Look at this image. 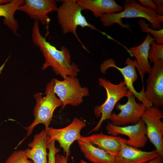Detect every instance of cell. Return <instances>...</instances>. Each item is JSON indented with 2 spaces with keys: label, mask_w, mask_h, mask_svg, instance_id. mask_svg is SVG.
Returning a JSON list of instances; mask_svg holds the SVG:
<instances>
[{
  "label": "cell",
  "mask_w": 163,
  "mask_h": 163,
  "mask_svg": "<svg viewBox=\"0 0 163 163\" xmlns=\"http://www.w3.org/2000/svg\"><path fill=\"white\" fill-rule=\"evenodd\" d=\"M31 36L33 43L39 48L45 59L43 70L51 67L56 75L63 79L68 76H77L79 69L75 63L72 62L68 48L63 46L59 50L47 41L41 34L38 21H34L33 23Z\"/></svg>",
  "instance_id": "1"
},
{
  "label": "cell",
  "mask_w": 163,
  "mask_h": 163,
  "mask_svg": "<svg viewBox=\"0 0 163 163\" xmlns=\"http://www.w3.org/2000/svg\"><path fill=\"white\" fill-rule=\"evenodd\" d=\"M123 7V10L121 12L113 14H104L99 18L104 27L117 24L121 28L129 29V25L123 24L121 19L139 17L148 21L151 23L149 25L150 27L153 29L158 30L163 28L161 23H163V16L157 15L156 11L142 6L134 0L126 1Z\"/></svg>",
  "instance_id": "2"
},
{
  "label": "cell",
  "mask_w": 163,
  "mask_h": 163,
  "mask_svg": "<svg viewBox=\"0 0 163 163\" xmlns=\"http://www.w3.org/2000/svg\"><path fill=\"white\" fill-rule=\"evenodd\" d=\"M61 4L58 7L57 11L58 21L62 33L73 34L82 44L83 48L88 52L87 50L78 36L76 29L78 26L82 28L87 27L91 29L97 30L109 39L111 37L104 32L96 28L93 25L88 23L82 12L84 10L78 4L76 0H62Z\"/></svg>",
  "instance_id": "3"
},
{
  "label": "cell",
  "mask_w": 163,
  "mask_h": 163,
  "mask_svg": "<svg viewBox=\"0 0 163 163\" xmlns=\"http://www.w3.org/2000/svg\"><path fill=\"white\" fill-rule=\"evenodd\" d=\"M54 79L47 83L45 88V96L43 97L40 92L34 94L36 102L34 110V119L31 124L24 128L27 132L26 137L31 134L34 128L39 124H43L45 129H47L51 124L55 109L59 107H62V102L57 97L54 92Z\"/></svg>",
  "instance_id": "4"
},
{
  "label": "cell",
  "mask_w": 163,
  "mask_h": 163,
  "mask_svg": "<svg viewBox=\"0 0 163 163\" xmlns=\"http://www.w3.org/2000/svg\"><path fill=\"white\" fill-rule=\"evenodd\" d=\"M98 82L99 85L105 89L107 97L103 104L100 106H96L94 108V113L96 116L101 117L90 133L98 131L103 122L109 120L113 109L118 102L124 97H127L130 93L124 81L116 84L106 78L100 77L98 78Z\"/></svg>",
  "instance_id": "5"
},
{
  "label": "cell",
  "mask_w": 163,
  "mask_h": 163,
  "mask_svg": "<svg viewBox=\"0 0 163 163\" xmlns=\"http://www.w3.org/2000/svg\"><path fill=\"white\" fill-rule=\"evenodd\" d=\"M54 80V91L62 103V109L68 104L78 106L83 102L84 97L89 96L88 89L82 87L76 77L68 76L62 81Z\"/></svg>",
  "instance_id": "6"
},
{
  "label": "cell",
  "mask_w": 163,
  "mask_h": 163,
  "mask_svg": "<svg viewBox=\"0 0 163 163\" xmlns=\"http://www.w3.org/2000/svg\"><path fill=\"white\" fill-rule=\"evenodd\" d=\"M125 63L126 65L123 68H120L117 66L113 59H108L101 64V72L105 74L106 70L108 68L111 67L116 68L123 76L125 84L129 91L145 105L146 109L153 106L145 97L144 93L145 88L144 86L140 92L137 91L133 86V83L138 77L136 70L137 64L136 60H133L130 57H128L126 59Z\"/></svg>",
  "instance_id": "7"
},
{
  "label": "cell",
  "mask_w": 163,
  "mask_h": 163,
  "mask_svg": "<svg viewBox=\"0 0 163 163\" xmlns=\"http://www.w3.org/2000/svg\"><path fill=\"white\" fill-rule=\"evenodd\" d=\"M86 126V123L75 117L72 122L67 126L61 129L49 127L46 129L48 140L54 139L59 142L68 159L70 155V147L76 140H80L82 136V129Z\"/></svg>",
  "instance_id": "8"
},
{
  "label": "cell",
  "mask_w": 163,
  "mask_h": 163,
  "mask_svg": "<svg viewBox=\"0 0 163 163\" xmlns=\"http://www.w3.org/2000/svg\"><path fill=\"white\" fill-rule=\"evenodd\" d=\"M163 111L152 106L146 109L142 117L146 126V136L163 157Z\"/></svg>",
  "instance_id": "9"
},
{
  "label": "cell",
  "mask_w": 163,
  "mask_h": 163,
  "mask_svg": "<svg viewBox=\"0 0 163 163\" xmlns=\"http://www.w3.org/2000/svg\"><path fill=\"white\" fill-rule=\"evenodd\" d=\"M127 97V101L125 104L118 103L115 105L116 108L120 110V112L118 114L113 113L110 115L109 120L113 125L124 126L136 124L146 109L143 104L136 102L135 97L131 92Z\"/></svg>",
  "instance_id": "10"
},
{
  "label": "cell",
  "mask_w": 163,
  "mask_h": 163,
  "mask_svg": "<svg viewBox=\"0 0 163 163\" xmlns=\"http://www.w3.org/2000/svg\"><path fill=\"white\" fill-rule=\"evenodd\" d=\"M153 63L148 73L144 93L147 100L153 106L159 108L163 106V60Z\"/></svg>",
  "instance_id": "11"
},
{
  "label": "cell",
  "mask_w": 163,
  "mask_h": 163,
  "mask_svg": "<svg viewBox=\"0 0 163 163\" xmlns=\"http://www.w3.org/2000/svg\"><path fill=\"white\" fill-rule=\"evenodd\" d=\"M106 129L111 135L116 136L120 134L127 136L129 138L126 139L124 143L136 148H141L146 145L148 139L146 136V126L141 119L136 124L124 126H118L108 122Z\"/></svg>",
  "instance_id": "12"
},
{
  "label": "cell",
  "mask_w": 163,
  "mask_h": 163,
  "mask_svg": "<svg viewBox=\"0 0 163 163\" xmlns=\"http://www.w3.org/2000/svg\"><path fill=\"white\" fill-rule=\"evenodd\" d=\"M57 2L55 0H25L18 10L25 12L30 18L46 26L50 21L48 14L58 10Z\"/></svg>",
  "instance_id": "13"
},
{
  "label": "cell",
  "mask_w": 163,
  "mask_h": 163,
  "mask_svg": "<svg viewBox=\"0 0 163 163\" xmlns=\"http://www.w3.org/2000/svg\"><path fill=\"white\" fill-rule=\"evenodd\" d=\"M160 155L156 149L149 152L143 151L122 142L115 160L116 163H144Z\"/></svg>",
  "instance_id": "14"
},
{
  "label": "cell",
  "mask_w": 163,
  "mask_h": 163,
  "mask_svg": "<svg viewBox=\"0 0 163 163\" xmlns=\"http://www.w3.org/2000/svg\"><path fill=\"white\" fill-rule=\"evenodd\" d=\"M83 10L91 11L94 16L100 18L103 15L113 14L121 12L123 7L114 0H76Z\"/></svg>",
  "instance_id": "15"
},
{
  "label": "cell",
  "mask_w": 163,
  "mask_h": 163,
  "mask_svg": "<svg viewBox=\"0 0 163 163\" xmlns=\"http://www.w3.org/2000/svg\"><path fill=\"white\" fill-rule=\"evenodd\" d=\"M47 140L45 129L35 135L32 141L28 144L30 148L24 150L27 158L34 163H47Z\"/></svg>",
  "instance_id": "16"
},
{
  "label": "cell",
  "mask_w": 163,
  "mask_h": 163,
  "mask_svg": "<svg viewBox=\"0 0 163 163\" xmlns=\"http://www.w3.org/2000/svg\"><path fill=\"white\" fill-rule=\"evenodd\" d=\"M126 139L119 136L108 135L101 132L87 136H82L80 140H86L96 145L115 157L119 153L121 143H124Z\"/></svg>",
  "instance_id": "17"
},
{
  "label": "cell",
  "mask_w": 163,
  "mask_h": 163,
  "mask_svg": "<svg viewBox=\"0 0 163 163\" xmlns=\"http://www.w3.org/2000/svg\"><path fill=\"white\" fill-rule=\"evenodd\" d=\"M154 40L147 33L144 41L139 45L130 48L129 50L136 59L137 68L142 80L145 73L150 71L151 67L149 61L148 53L152 41Z\"/></svg>",
  "instance_id": "18"
},
{
  "label": "cell",
  "mask_w": 163,
  "mask_h": 163,
  "mask_svg": "<svg viewBox=\"0 0 163 163\" xmlns=\"http://www.w3.org/2000/svg\"><path fill=\"white\" fill-rule=\"evenodd\" d=\"M78 142L81 152L90 161L93 163H116L115 156L104 150L95 147L86 140Z\"/></svg>",
  "instance_id": "19"
},
{
  "label": "cell",
  "mask_w": 163,
  "mask_h": 163,
  "mask_svg": "<svg viewBox=\"0 0 163 163\" xmlns=\"http://www.w3.org/2000/svg\"><path fill=\"white\" fill-rule=\"evenodd\" d=\"M24 2L25 0H11L8 4L0 5V17H4V24L18 37H20L17 33L19 25L14 14L18 7Z\"/></svg>",
  "instance_id": "20"
},
{
  "label": "cell",
  "mask_w": 163,
  "mask_h": 163,
  "mask_svg": "<svg viewBox=\"0 0 163 163\" xmlns=\"http://www.w3.org/2000/svg\"><path fill=\"white\" fill-rule=\"evenodd\" d=\"M138 24L143 32L151 34L153 37L154 40L158 44L163 45V28L156 30L149 27V24L146 23L145 20L139 19Z\"/></svg>",
  "instance_id": "21"
},
{
  "label": "cell",
  "mask_w": 163,
  "mask_h": 163,
  "mask_svg": "<svg viewBox=\"0 0 163 163\" xmlns=\"http://www.w3.org/2000/svg\"><path fill=\"white\" fill-rule=\"evenodd\" d=\"M148 53L150 62L159 60H163V45L157 44L154 40L151 41Z\"/></svg>",
  "instance_id": "22"
},
{
  "label": "cell",
  "mask_w": 163,
  "mask_h": 163,
  "mask_svg": "<svg viewBox=\"0 0 163 163\" xmlns=\"http://www.w3.org/2000/svg\"><path fill=\"white\" fill-rule=\"evenodd\" d=\"M5 163H34L28 159L23 150L15 151L7 159Z\"/></svg>",
  "instance_id": "23"
},
{
  "label": "cell",
  "mask_w": 163,
  "mask_h": 163,
  "mask_svg": "<svg viewBox=\"0 0 163 163\" xmlns=\"http://www.w3.org/2000/svg\"><path fill=\"white\" fill-rule=\"evenodd\" d=\"M55 140H47V149H48V161L47 163H56L55 156L60 151L59 149L56 148L55 145Z\"/></svg>",
  "instance_id": "24"
},
{
  "label": "cell",
  "mask_w": 163,
  "mask_h": 163,
  "mask_svg": "<svg viewBox=\"0 0 163 163\" xmlns=\"http://www.w3.org/2000/svg\"><path fill=\"white\" fill-rule=\"evenodd\" d=\"M140 5L142 6L156 11L157 7L152 0H139Z\"/></svg>",
  "instance_id": "25"
},
{
  "label": "cell",
  "mask_w": 163,
  "mask_h": 163,
  "mask_svg": "<svg viewBox=\"0 0 163 163\" xmlns=\"http://www.w3.org/2000/svg\"><path fill=\"white\" fill-rule=\"evenodd\" d=\"M153 1L157 7V9L156 10V14L159 15L163 16V0H154Z\"/></svg>",
  "instance_id": "26"
},
{
  "label": "cell",
  "mask_w": 163,
  "mask_h": 163,
  "mask_svg": "<svg viewBox=\"0 0 163 163\" xmlns=\"http://www.w3.org/2000/svg\"><path fill=\"white\" fill-rule=\"evenodd\" d=\"M68 159L66 156L57 154L55 156L56 163H68Z\"/></svg>",
  "instance_id": "27"
},
{
  "label": "cell",
  "mask_w": 163,
  "mask_h": 163,
  "mask_svg": "<svg viewBox=\"0 0 163 163\" xmlns=\"http://www.w3.org/2000/svg\"><path fill=\"white\" fill-rule=\"evenodd\" d=\"M163 157L160 155L157 157L144 163H162Z\"/></svg>",
  "instance_id": "28"
},
{
  "label": "cell",
  "mask_w": 163,
  "mask_h": 163,
  "mask_svg": "<svg viewBox=\"0 0 163 163\" xmlns=\"http://www.w3.org/2000/svg\"><path fill=\"white\" fill-rule=\"evenodd\" d=\"M11 1V0H0V5L8 4Z\"/></svg>",
  "instance_id": "29"
},
{
  "label": "cell",
  "mask_w": 163,
  "mask_h": 163,
  "mask_svg": "<svg viewBox=\"0 0 163 163\" xmlns=\"http://www.w3.org/2000/svg\"><path fill=\"white\" fill-rule=\"evenodd\" d=\"M7 59L6 60V61L4 63V64H3V65L0 67V73H1V71H2V70L5 65V63L6 62H7Z\"/></svg>",
  "instance_id": "30"
},
{
  "label": "cell",
  "mask_w": 163,
  "mask_h": 163,
  "mask_svg": "<svg viewBox=\"0 0 163 163\" xmlns=\"http://www.w3.org/2000/svg\"><path fill=\"white\" fill-rule=\"evenodd\" d=\"M80 162L81 163H88L86 161L82 159L81 160Z\"/></svg>",
  "instance_id": "31"
},
{
  "label": "cell",
  "mask_w": 163,
  "mask_h": 163,
  "mask_svg": "<svg viewBox=\"0 0 163 163\" xmlns=\"http://www.w3.org/2000/svg\"><path fill=\"white\" fill-rule=\"evenodd\" d=\"M0 163H2L1 162H0Z\"/></svg>",
  "instance_id": "32"
}]
</instances>
